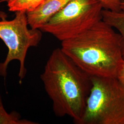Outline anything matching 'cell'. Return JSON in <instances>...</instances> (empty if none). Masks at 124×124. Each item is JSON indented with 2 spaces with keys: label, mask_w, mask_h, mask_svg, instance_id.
<instances>
[{
  "label": "cell",
  "mask_w": 124,
  "mask_h": 124,
  "mask_svg": "<svg viewBox=\"0 0 124 124\" xmlns=\"http://www.w3.org/2000/svg\"><path fill=\"white\" fill-rule=\"evenodd\" d=\"M4 1H6V0H0V3Z\"/></svg>",
  "instance_id": "4fadbf2b"
},
{
  "label": "cell",
  "mask_w": 124,
  "mask_h": 124,
  "mask_svg": "<svg viewBox=\"0 0 124 124\" xmlns=\"http://www.w3.org/2000/svg\"><path fill=\"white\" fill-rule=\"evenodd\" d=\"M102 10L98 0H71L40 30L61 41L68 40L102 21Z\"/></svg>",
  "instance_id": "5b68a950"
},
{
  "label": "cell",
  "mask_w": 124,
  "mask_h": 124,
  "mask_svg": "<svg viewBox=\"0 0 124 124\" xmlns=\"http://www.w3.org/2000/svg\"><path fill=\"white\" fill-rule=\"evenodd\" d=\"M40 79L53 102L55 115L68 116L80 124L92 87L91 76L60 48L50 55Z\"/></svg>",
  "instance_id": "6da1fadb"
},
{
  "label": "cell",
  "mask_w": 124,
  "mask_h": 124,
  "mask_svg": "<svg viewBox=\"0 0 124 124\" xmlns=\"http://www.w3.org/2000/svg\"><path fill=\"white\" fill-rule=\"evenodd\" d=\"M102 5L103 9L112 12H120L121 11V4L122 0H98Z\"/></svg>",
  "instance_id": "30bf717a"
},
{
  "label": "cell",
  "mask_w": 124,
  "mask_h": 124,
  "mask_svg": "<svg viewBox=\"0 0 124 124\" xmlns=\"http://www.w3.org/2000/svg\"><path fill=\"white\" fill-rule=\"evenodd\" d=\"M37 123L22 119L15 111L8 113L5 109L1 96L0 94V124H36Z\"/></svg>",
  "instance_id": "ba28073f"
},
{
  "label": "cell",
  "mask_w": 124,
  "mask_h": 124,
  "mask_svg": "<svg viewBox=\"0 0 124 124\" xmlns=\"http://www.w3.org/2000/svg\"><path fill=\"white\" fill-rule=\"evenodd\" d=\"M92 87L80 124H124V85L117 77L91 76Z\"/></svg>",
  "instance_id": "3957f363"
},
{
  "label": "cell",
  "mask_w": 124,
  "mask_h": 124,
  "mask_svg": "<svg viewBox=\"0 0 124 124\" xmlns=\"http://www.w3.org/2000/svg\"><path fill=\"white\" fill-rule=\"evenodd\" d=\"M102 20L104 22L119 32L121 36L122 54L124 60V11L112 12L102 9Z\"/></svg>",
  "instance_id": "52a82bcc"
},
{
  "label": "cell",
  "mask_w": 124,
  "mask_h": 124,
  "mask_svg": "<svg viewBox=\"0 0 124 124\" xmlns=\"http://www.w3.org/2000/svg\"><path fill=\"white\" fill-rule=\"evenodd\" d=\"M62 51L91 76L117 77L124 60L121 36L102 20L61 41Z\"/></svg>",
  "instance_id": "7a4b0ae2"
},
{
  "label": "cell",
  "mask_w": 124,
  "mask_h": 124,
  "mask_svg": "<svg viewBox=\"0 0 124 124\" xmlns=\"http://www.w3.org/2000/svg\"><path fill=\"white\" fill-rule=\"evenodd\" d=\"M71 0H45L35 9L27 12L28 22L33 29H39Z\"/></svg>",
  "instance_id": "8992f818"
},
{
  "label": "cell",
  "mask_w": 124,
  "mask_h": 124,
  "mask_svg": "<svg viewBox=\"0 0 124 124\" xmlns=\"http://www.w3.org/2000/svg\"><path fill=\"white\" fill-rule=\"evenodd\" d=\"M11 20H6L7 15L0 12V39L8 49L4 61L0 62V76L5 79L9 63L13 60L19 62L18 76L20 84L26 75L25 60L28 50L38 46L41 40L42 33L39 29L29 28L25 11L15 12Z\"/></svg>",
  "instance_id": "277c9868"
},
{
  "label": "cell",
  "mask_w": 124,
  "mask_h": 124,
  "mask_svg": "<svg viewBox=\"0 0 124 124\" xmlns=\"http://www.w3.org/2000/svg\"><path fill=\"white\" fill-rule=\"evenodd\" d=\"M117 78L120 82L124 85V60L118 71Z\"/></svg>",
  "instance_id": "8fae6325"
},
{
  "label": "cell",
  "mask_w": 124,
  "mask_h": 124,
  "mask_svg": "<svg viewBox=\"0 0 124 124\" xmlns=\"http://www.w3.org/2000/svg\"><path fill=\"white\" fill-rule=\"evenodd\" d=\"M121 9L122 11H124V1H122L121 4Z\"/></svg>",
  "instance_id": "7c38bea8"
},
{
  "label": "cell",
  "mask_w": 124,
  "mask_h": 124,
  "mask_svg": "<svg viewBox=\"0 0 124 124\" xmlns=\"http://www.w3.org/2000/svg\"><path fill=\"white\" fill-rule=\"evenodd\" d=\"M45 0H7L8 9L11 12H29L35 9Z\"/></svg>",
  "instance_id": "9c48e42d"
}]
</instances>
